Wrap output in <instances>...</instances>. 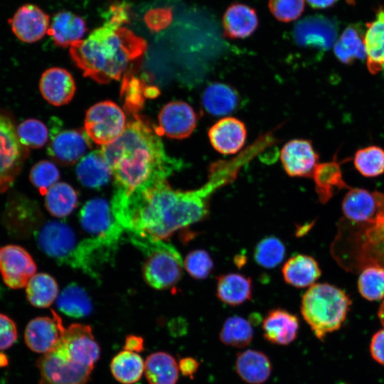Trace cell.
<instances>
[{"label": "cell", "instance_id": "obj_42", "mask_svg": "<svg viewBox=\"0 0 384 384\" xmlns=\"http://www.w3.org/2000/svg\"><path fill=\"white\" fill-rule=\"evenodd\" d=\"M16 134L19 142L27 148H41L48 140V130L41 121L36 119H28L16 127Z\"/></svg>", "mask_w": 384, "mask_h": 384}, {"label": "cell", "instance_id": "obj_45", "mask_svg": "<svg viewBox=\"0 0 384 384\" xmlns=\"http://www.w3.org/2000/svg\"><path fill=\"white\" fill-rule=\"evenodd\" d=\"M304 4V0H269L268 6L276 19L290 22L301 16Z\"/></svg>", "mask_w": 384, "mask_h": 384}, {"label": "cell", "instance_id": "obj_27", "mask_svg": "<svg viewBox=\"0 0 384 384\" xmlns=\"http://www.w3.org/2000/svg\"><path fill=\"white\" fill-rule=\"evenodd\" d=\"M252 284L250 277L240 273H228L217 279L216 295L224 304L238 306L252 297Z\"/></svg>", "mask_w": 384, "mask_h": 384}, {"label": "cell", "instance_id": "obj_12", "mask_svg": "<svg viewBox=\"0 0 384 384\" xmlns=\"http://www.w3.org/2000/svg\"><path fill=\"white\" fill-rule=\"evenodd\" d=\"M157 130L170 139L188 137L195 130L198 116L193 107L183 101H172L165 105L159 114Z\"/></svg>", "mask_w": 384, "mask_h": 384}, {"label": "cell", "instance_id": "obj_51", "mask_svg": "<svg viewBox=\"0 0 384 384\" xmlns=\"http://www.w3.org/2000/svg\"><path fill=\"white\" fill-rule=\"evenodd\" d=\"M308 4L314 9H326L334 4L337 0H306Z\"/></svg>", "mask_w": 384, "mask_h": 384}, {"label": "cell", "instance_id": "obj_5", "mask_svg": "<svg viewBox=\"0 0 384 384\" xmlns=\"http://www.w3.org/2000/svg\"><path fill=\"white\" fill-rule=\"evenodd\" d=\"M351 305L343 290L327 283H316L303 294L300 308L315 336L323 341L327 334L342 326Z\"/></svg>", "mask_w": 384, "mask_h": 384}, {"label": "cell", "instance_id": "obj_3", "mask_svg": "<svg viewBox=\"0 0 384 384\" xmlns=\"http://www.w3.org/2000/svg\"><path fill=\"white\" fill-rule=\"evenodd\" d=\"M105 23L89 36L70 46V54L83 75L99 83L119 80L144 54L146 41L122 25L129 15L120 8L110 9Z\"/></svg>", "mask_w": 384, "mask_h": 384}, {"label": "cell", "instance_id": "obj_19", "mask_svg": "<svg viewBox=\"0 0 384 384\" xmlns=\"http://www.w3.org/2000/svg\"><path fill=\"white\" fill-rule=\"evenodd\" d=\"M82 229L92 237L105 235L120 226L113 215L111 206L103 198L87 201L79 213Z\"/></svg>", "mask_w": 384, "mask_h": 384}, {"label": "cell", "instance_id": "obj_4", "mask_svg": "<svg viewBox=\"0 0 384 384\" xmlns=\"http://www.w3.org/2000/svg\"><path fill=\"white\" fill-rule=\"evenodd\" d=\"M48 352L37 361L41 384H87L100 355V348L88 325L64 327Z\"/></svg>", "mask_w": 384, "mask_h": 384}, {"label": "cell", "instance_id": "obj_30", "mask_svg": "<svg viewBox=\"0 0 384 384\" xmlns=\"http://www.w3.org/2000/svg\"><path fill=\"white\" fill-rule=\"evenodd\" d=\"M178 373L176 359L166 352L154 353L144 362V373L149 384H176Z\"/></svg>", "mask_w": 384, "mask_h": 384}, {"label": "cell", "instance_id": "obj_34", "mask_svg": "<svg viewBox=\"0 0 384 384\" xmlns=\"http://www.w3.org/2000/svg\"><path fill=\"white\" fill-rule=\"evenodd\" d=\"M110 369L114 378L119 383L133 384L144 372V362L139 353L123 350L112 358Z\"/></svg>", "mask_w": 384, "mask_h": 384}, {"label": "cell", "instance_id": "obj_20", "mask_svg": "<svg viewBox=\"0 0 384 384\" xmlns=\"http://www.w3.org/2000/svg\"><path fill=\"white\" fill-rule=\"evenodd\" d=\"M264 338L270 343L287 346L297 338L299 322L298 317L283 309L270 310L262 321Z\"/></svg>", "mask_w": 384, "mask_h": 384}, {"label": "cell", "instance_id": "obj_17", "mask_svg": "<svg viewBox=\"0 0 384 384\" xmlns=\"http://www.w3.org/2000/svg\"><path fill=\"white\" fill-rule=\"evenodd\" d=\"M85 131L62 130L52 137L48 146V154L55 161L69 165L80 160L90 148Z\"/></svg>", "mask_w": 384, "mask_h": 384}, {"label": "cell", "instance_id": "obj_44", "mask_svg": "<svg viewBox=\"0 0 384 384\" xmlns=\"http://www.w3.org/2000/svg\"><path fill=\"white\" fill-rule=\"evenodd\" d=\"M183 266L192 277L196 279H204L212 272L213 262L207 251L195 250L186 256Z\"/></svg>", "mask_w": 384, "mask_h": 384}, {"label": "cell", "instance_id": "obj_26", "mask_svg": "<svg viewBox=\"0 0 384 384\" xmlns=\"http://www.w3.org/2000/svg\"><path fill=\"white\" fill-rule=\"evenodd\" d=\"M363 41L367 68L376 74L384 70V9H380L375 18L366 24Z\"/></svg>", "mask_w": 384, "mask_h": 384}, {"label": "cell", "instance_id": "obj_32", "mask_svg": "<svg viewBox=\"0 0 384 384\" xmlns=\"http://www.w3.org/2000/svg\"><path fill=\"white\" fill-rule=\"evenodd\" d=\"M58 309L64 314L73 318H82L89 315L92 306L85 290L72 283L64 288L56 299Z\"/></svg>", "mask_w": 384, "mask_h": 384}, {"label": "cell", "instance_id": "obj_21", "mask_svg": "<svg viewBox=\"0 0 384 384\" xmlns=\"http://www.w3.org/2000/svg\"><path fill=\"white\" fill-rule=\"evenodd\" d=\"M39 89L43 98L50 104L61 106L73 97L75 84L72 75L61 68H50L41 75Z\"/></svg>", "mask_w": 384, "mask_h": 384}, {"label": "cell", "instance_id": "obj_15", "mask_svg": "<svg viewBox=\"0 0 384 384\" xmlns=\"http://www.w3.org/2000/svg\"><path fill=\"white\" fill-rule=\"evenodd\" d=\"M341 208L346 218L353 222H372L384 208V195L363 188H350Z\"/></svg>", "mask_w": 384, "mask_h": 384}, {"label": "cell", "instance_id": "obj_46", "mask_svg": "<svg viewBox=\"0 0 384 384\" xmlns=\"http://www.w3.org/2000/svg\"><path fill=\"white\" fill-rule=\"evenodd\" d=\"M172 18V10L168 7L150 9L144 16L146 26L154 32L160 31L168 27Z\"/></svg>", "mask_w": 384, "mask_h": 384}, {"label": "cell", "instance_id": "obj_35", "mask_svg": "<svg viewBox=\"0 0 384 384\" xmlns=\"http://www.w3.org/2000/svg\"><path fill=\"white\" fill-rule=\"evenodd\" d=\"M26 287L27 299L36 307L47 308L58 297V284L53 277L46 273L35 274Z\"/></svg>", "mask_w": 384, "mask_h": 384}, {"label": "cell", "instance_id": "obj_28", "mask_svg": "<svg viewBox=\"0 0 384 384\" xmlns=\"http://www.w3.org/2000/svg\"><path fill=\"white\" fill-rule=\"evenodd\" d=\"M112 171L101 150L92 151L78 162L76 175L80 183L89 188H99L106 184Z\"/></svg>", "mask_w": 384, "mask_h": 384}, {"label": "cell", "instance_id": "obj_29", "mask_svg": "<svg viewBox=\"0 0 384 384\" xmlns=\"http://www.w3.org/2000/svg\"><path fill=\"white\" fill-rule=\"evenodd\" d=\"M239 100L237 91L222 82L209 85L202 95L203 107L214 116H225L232 113L236 110Z\"/></svg>", "mask_w": 384, "mask_h": 384}, {"label": "cell", "instance_id": "obj_8", "mask_svg": "<svg viewBox=\"0 0 384 384\" xmlns=\"http://www.w3.org/2000/svg\"><path fill=\"white\" fill-rule=\"evenodd\" d=\"M39 249L60 265L73 267L79 242L74 230L68 224L48 220L34 232Z\"/></svg>", "mask_w": 384, "mask_h": 384}, {"label": "cell", "instance_id": "obj_37", "mask_svg": "<svg viewBox=\"0 0 384 384\" xmlns=\"http://www.w3.org/2000/svg\"><path fill=\"white\" fill-rule=\"evenodd\" d=\"M254 331L249 321L239 316L228 317L220 333V341L226 346L244 348L252 340Z\"/></svg>", "mask_w": 384, "mask_h": 384}, {"label": "cell", "instance_id": "obj_14", "mask_svg": "<svg viewBox=\"0 0 384 384\" xmlns=\"http://www.w3.org/2000/svg\"><path fill=\"white\" fill-rule=\"evenodd\" d=\"M14 34L24 43H34L41 39L50 26L49 16L32 4L21 6L9 19Z\"/></svg>", "mask_w": 384, "mask_h": 384}, {"label": "cell", "instance_id": "obj_2", "mask_svg": "<svg viewBox=\"0 0 384 384\" xmlns=\"http://www.w3.org/2000/svg\"><path fill=\"white\" fill-rule=\"evenodd\" d=\"M100 150L114 176L113 197L139 193L180 167L178 161L166 154L157 130L136 112L123 133Z\"/></svg>", "mask_w": 384, "mask_h": 384}, {"label": "cell", "instance_id": "obj_33", "mask_svg": "<svg viewBox=\"0 0 384 384\" xmlns=\"http://www.w3.org/2000/svg\"><path fill=\"white\" fill-rule=\"evenodd\" d=\"M78 196L68 183L57 182L45 195V206L48 211L56 218L70 215L76 208Z\"/></svg>", "mask_w": 384, "mask_h": 384}, {"label": "cell", "instance_id": "obj_23", "mask_svg": "<svg viewBox=\"0 0 384 384\" xmlns=\"http://www.w3.org/2000/svg\"><path fill=\"white\" fill-rule=\"evenodd\" d=\"M235 370L247 383L263 384L270 378L272 366L268 356L263 352L247 349L238 353Z\"/></svg>", "mask_w": 384, "mask_h": 384}, {"label": "cell", "instance_id": "obj_54", "mask_svg": "<svg viewBox=\"0 0 384 384\" xmlns=\"http://www.w3.org/2000/svg\"><path fill=\"white\" fill-rule=\"evenodd\" d=\"M346 2L350 5H353L355 4L356 0H346Z\"/></svg>", "mask_w": 384, "mask_h": 384}, {"label": "cell", "instance_id": "obj_10", "mask_svg": "<svg viewBox=\"0 0 384 384\" xmlns=\"http://www.w3.org/2000/svg\"><path fill=\"white\" fill-rule=\"evenodd\" d=\"M338 31L336 21L316 14L308 16L295 23L293 38L299 46L324 52L334 46Z\"/></svg>", "mask_w": 384, "mask_h": 384}, {"label": "cell", "instance_id": "obj_36", "mask_svg": "<svg viewBox=\"0 0 384 384\" xmlns=\"http://www.w3.org/2000/svg\"><path fill=\"white\" fill-rule=\"evenodd\" d=\"M6 214L8 229L15 230V234L18 235L34 228L36 227L34 225L39 219L38 208L29 201L10 202L6 207Z\"/></svg>", "mask_w": 384, "mask_h": 384}, {"label": "cell", "instance_id": "obj_53", "mask_svg": "<svg viewBox=\"0 0 384 384\" xmlns=\"http://www.w3.org/2000/svg\"><path fill=\"white\" fill-rule=\"evenodd\" d=\"M8 363L7 359L4 355L0 353V366H4Z\"/></svg>", "mask_w": 384, "mask_h": 384}, {"label": "cell", "instance_id": "obj_49", "mask_svg": "<svg viewBox=\"0 0 384 384\" xmlns=\"http://www.w3.org/2000/svg\"><path fill=\"white\" fill-rule=\"evenodd\" d=\"M178 365L179 372L191 378H193L194 374L198 371L199 368L198 361L192 357H184L181 358Z\"/></svg>", "mask_w": 384, "mask_h": 384}, {"label": "cell", "instance_id": "obj_31", "mask_svg": "<svg viewBox=\"0 0 384 384\" xmlns=\"http://www.w3.org/2000/svg\"><path fill=\"white\" fill-rule=\"evenodd\" d=\"M363 36L361 26L349 25L334 45L336 57L344 64L366 58Z\"/></svg>", "mask_w": 384, "mask_h": 384}, {"label": "cell", "instance_id": "obj_40", "mask_svg": "<svg viewBox=\"0 0 384 384\" xmlns=\"http://www.w3.org/2000/svg\"><path fill=\"white\" fill-rule=\"evenodd\" d=\"M353 164L366 177L380 176L384 173V149L374 145L359 149L355 153Z\"/></svg>", "mask_w": 384, "mask_h": 384}, {"label": "cell", "instance_id": "obj_1", "mask_svg": "<svg viewBox=\"0 0 384 384\" xmlns=\"http://www.w3.org/2000/svg\"><path fill=\"white\" fill-rule=\"evenodd\" d=\"M233 180L226 168L213 164L208 181L198 189L174 190L164 180L127 198H112L111 208L129 235L165 240L206 218L213 193Z\"/></svg>", "mask_w": 384, "mask_h": 384}, {"label": "cell", "instance_id": "obj_41", "mask_svg": "<svg viewBox=\"0 0 384 384\" xmlns=\"http://www.w3.org/2000/svg\"><path fill=\"white\" fill-rule=\"evenodd\" d=\"M285 252V246L278 238L267 236L257 244L254 259L260 266L272 269L282 262Z\"/></svg>", "mask_w": 384, "mask_h": 384}, {"label": "cell", "instance_id": "obj_43", "mask_svg": "<svg viewBox=\"0 0 384 384\" xmlns=\"http://www.w3.org/2000/svg\"><path fill=\"white\" fill-rule=\"evenodd\" d=\"M60 172L56 166L47 160L37 162L31 169L29 178L31 183L45 196L48 190L56 183Z\"/></svg>", "mask_w": 384, "mask_h": 384}, {"label": "cell", "instance_id": "obj_52", "mask_svg": "<svg viewBox=\"0 0 384 384\" xmlns=\"http://www.w3.org/2000/svg\"><path fill=\"white\" fill-rule=\"evenodd\" d=\"M378 316L381 324L384 327V300L383 301V302L379 306L378 311Z\"/></svg>", "mask_w": 384, "mask_h": 384}, {"label": "cell", "instance_id": "obj_6", "mask_svg": "<svg viewBox=\"0 0 384 384\" xmlns=\"http://www.w3.org/2000/svg\"><path fill=\"white\" fill-rule=\"evenodd\" d=\"M130 241L147 256L143 267L146 282L156 289L175 285L182 275L183 260L170 243L149 236H133Z\"/></svg>", "mask_w": 384, "mask_h": 384}, {"label": "cell", "instance_id": "obj_11", "mask_svg": "<svg viewBox=\"0 0 384 384\" xmlns=\"http://www.w3.org/2000/svg\"><path fill=\"white\" fill-rule=\"evenodd\" d=\"M36 272V265L33 257L21 246L8 245L0 248V273L9 288L25 287Z\"/></svg>", "mask_w": 384, "mask_h": 384}, {"label": "cell", "instance_id": "obj_50", "mask_svg": "<svg viewBox=\"0 0 384 384\" xmlns=\"http://www.w3.org/2000/svg\"><path fill=\"white\" fill-rule=\"evenodd\" d=\"M144 339L138 336L129 335L126 337L124 350L139 353L144 350Z\"/></svg>", "mask_w": 384, "mask_h": 384}, {"label": "cell", "instance_id": "obj_7", "mask_svg": "<svg viewBox=\"0 0 384 384\" xmlns=\"http://www.w3.org/2000/svg\"><path fill=\"white\" fill-rule=\"evenodd\" d=\"M126 125L124 111L112 101L98 102L86 112L85 131L89 139L102 146L115 141Z\"/></svg>", "mask_w": 384, "mask_h": 384}, {"label": "cell", "instance_id": "obj_48", "mask_svg": "<svg viewBox=\"0 0 384 384\" xmlns=\"http://www.w3.org/2000/svg\"><path fill=\"white\" fill-rule=\"evenodd\" d=\"M370 353L375 361L384 366V329L373 334L370 343Z\"/></svg>", "mask_w": 384, "mask_h": 384}, {"label": "cell", "instance_id": "obj_16", "mask_svg": "<svg viewBox=\"0 0 384 384\" xmlns=\"http://www.w3.org/2000/svg\"><path fill=\"white\" fill-rule=\"evenodd\" d=\"M208 135L215 151L225 155L235 154L245 144L247 129L241 120L226 117L215 123L209 129Z\"/></svg>", "mask_w": 384, "mask_h": 384}, {"label": "cell", "instance_id": "obj_22", "mask_svg": "<svg viewBox=\"0 0 384 384\" xmlns=\"http://www.w3.org/2000/svg\"><path fill=\"white\" fill-rule=\"evenodd\" d=\"M258 26L257 13L252 7L235 3L228 7L223 16L224 35L233 39L252 35Z\"/></svg>", "mask_w": 384, "mask_h": 384}, {"label": "cell", "instance_id": "obj_47", "mask_svg": "<svg viewBox=\"0 0 384 384\" xmlns=\"http://www.w3.org/2000/svg\"><path fill=\"white\" fill-rule=\"evenodd\" d=\"M16 339L15 322L7 315L0 313V351L10 348Z\"/></svg>", "mask_w": 384, "mask_h": 384}, {"label": "cell", "instance_id": "obj_9", "mask_svg": "<svg viewBox=\"0 0 384 384\" xmlns=\"http://www.w3.org/2000/svg\"><path fill=\"white\" fill-rule=\"evenodd\" d=\"M28 155V148L19 142L13 122L0 114V193L9 188Z\"/></svg>", "mask_w": 384, "mask_h": 384}, {"label": "cell", "instance_id": "obj_24", "mask_svg": "<svg viewBox=\"0 0 384 384\" xmlns=\"http://www.w3.org/2000/svg\"><path fill=\"white\" fill-rule=\"evenodd\" d=\"M86 31L85 22L80 16L62 11L53 18L47 33L56 46L65 48L81 41Z\"/></svg>", "mask_w": 384, "mask_h": 384}, {"label": "cell", "instance_id": "obj_13", "mask_svg": "<svg viewBox=\"0 0 384 384\" xmlns=\"http://www.w3.org/2000/svg\"><path fill=\"white\" fill-rule=\"evenodd\" d=\"M280 159L286 173L292 177L312 176L318 166L319 155L310 140L297 139L287 142Z\"/></svg>", "mask_w": 384, "mask_h": 384}, {"label": "cell", "instance_id": "obj_39", "mask_svg": "<svg viewBox=\"0 0 384 384\" xmlns=\"http://www.w3.org/2000/svg\"><path fill=\"white\" fill-rule=\"evenodd\" d=\"M312 177L316 191L323 201L328 199L334 187H343L345 185L341 178L338 163L335 160L318 164Z\"/></svg>", "mask_w": 384, "mask_h": 384}, {"label": "cell", "instance_id": "obj_38", "mask_svg": "<svg viewBox=\"0 0 384 384\" xmlns=\"http://www.w3.org/2000/svg\"><path fill=\"white\" fill-rule=\"evenodd\" d=\"M358 289L367 300L384 299V267L378 265L366 267L358 277Z\"/></svg>", "mask_w": 384, "mask_h": 384}, {"label": "cell", "instance_id": "obj_18", "mask_svg": "<svg viewBox=\"0 0 384 384\" xmlns=\"http://www.w3.org/2000/svg\"><path fill=\"white\" fill-rule=\"evenodd\" d=\"M53 318L38 316L31 319L26 325L24 341L32 351L46 353L58 342L60 336V317L52 311Z\"/></svg>", "mask_w": 384, "mask_h": 384}, {"label": "cell", "instance_id": "obj_25", "mask_svg": "<svg viewBox=\"0 0 384 384\" xmlns=\"http://www.w3.org/2000/svg\"><path fill=\"white\" fill-rule=\"evenodd\" d=\"M282 272L284 281L297 288L311 287L321 274L316 260L304 254H297L289 258L283 265Z\"/></svg>", "mask_w": 384, "mask_h": 384}]
</instances>
